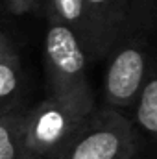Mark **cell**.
<instances>
[{
    "label": "cell",
    "instance_id": "cell-1",
    "mask_svg": "<svg viewBox=\"0 0 157 159\" xmlns=\"http://www.w3.org/2000/svg\"><path fill=\"white\" fill-rule=\"evenodd\" d=\"M157 24L128 34L105 56L102 94L105 107L128 115L157 61Z\"/></svg>",
    "mask_w": 157,
    "mask_h": 159
},
{
    "label": "cell",
    "instance_id": "cell-2",
    "mask_svg": "<svg viewBox=\"0 0 157 159\" xmlns=\"http://www.w3.org/2000/svg\"><path fill=\"white\" fill-rule=\"evenodd\" d=\"M94 107V94H48L37 106L26 109L24 150L28 159H56Z\"/></svg>",
    "mask_w": 157,
    "mask_h": 159
},
{
    "label": "cell",
    "instance_id": "cell-3",
    "mask_svg": "<svg viewBox=\"0 0 157 159\" xmlns=\"http://www.w3.org/2000/svg\"><path fill=\"white\" fill-rule=\"evenodd\" d=\"M142 150L129 115L98 106L56 159H133Z\"/></svg>",
    "mask_w": 157,
    "mask_h": 159
},
{
    "label": "cell",
    "instance_id": "cell-4",
    "mask_svg": "<svg viewBox=\"0 0 157 159\" xmlns=\"http://www.w3.org/2000/svg\"><path fill=\"white\" fill-rule=\"evenodd\" d=\"M44 74L48 94L87 96L92 94L87 78L89 56L78 37L61 22L48 20L44 35Z\"/></svg>",
    "mask_w": 157,
    "mask_h": 159
},
{
    "label": "cell",
    "instance_id": "cell-5",
    "mask_svg": "<svg viewBox=\"0 0 157 159\" xmlns=\"http://www.w3.org/2000/svg\"><path fill=\"white\" fill-rule=\"evenodd\" d=\"M100 48L105 56L122 37L146 26H155L154 0H85Z\"/></svg>",
    "mask_w": 157,
    "mask_h": 159
},
{
    "label": "cell",
    "instance_id": "cell-6",
    "mask_svg": "<svg viewBox=\"0 0 157 159\" xmlns=\"http://www.w3.org/2000/svg\"><path fill=\"white\" fill-rule=\"evenodd\" d=\"M43 11L46 13L48 20L61 22L78 37L91 61L104 59L100 41L96 35L94 24L91 20V13L85 0H44Z\"/></svg>",
    "mask_w": 157,
    "mask_h": 159
},
{
    "label": "cell",
    "instance_id": "cell-7",
    "mask_svg": "<svg viewBox=\"0 0 157 159\" xmlns=\"http://www.w3.org/2000/svg\"><path fill=\"white\" fill-rule=\"evenodd\" d=\"M129 119L133 122L144 148L146 143L157 152V61L150 72V78L142 87L137 104L131 109Z\"/></svg>",
    "mask_w": 157,
    "mask_h": 159
},
{
    "label": "cell",
    "instance_id": "cell-8",
    "mask_svg": "<svg viewBox=\"0 0 157 159\" xmlns=\"http://www.w3.org/2000/svg\"><path fill=\"white\" fill-rule=\"evenodd\" d=\"M24 115L19 104L0 111V159H28L24 150Z\"/></svg>",
    "mask_w": 157,
    "mask_h": 159
},
{
    "label": "cell",
    "instance_id": "cell-9",
    "mask_svg": "<svg viewBox=\"0 0 157 159\" xmlns=\"http://www.w3.org/2000/svg\"><path fill=\"white\" fill-rule=\"evenodd\" d=\"M22 87V61H0V111L7 109L17 102V96Z\"/></svg>",
    "mask_w": 157,
    "mask_h": 159
},
{
    "label": "cell",
    "instance_id": "cell-10",
    "mask_svg": "<svg viewBox=\"0 0 157 159\" xmlns=\"http://www.w3.org/2000/svg\"><path fill=\"white\" fill-rule=\"evenodd\" d=\"M2 4L13 15H26L44 9V0H2Z\"/></svg>",
    "mask_w": 157,
    "mask_h": 159
},
{
    "label": "cell",
    "instance_id": "cell-11",
    "mask_svg": "<svg viewBox=\"0 0 157 159\" xmlns=\"http://www.w3.org/2000/svg\"><path fill=\"white\" fill-rule=\"evenodd\" d=\"M11 59H19V54L15 52L13 44L0 30V61H11Z\"/></svg>",
    "mask_w": 157,
    "mask_h": 159
},
{
    "label": "cell",
    "instance_id": "cell-12",
    "mask_svg": "<svg viewBox=\"0 0 157 159\" xmlns=\"http://www.w3.org/2000/svg\"><path fill=\"white\" fill-rule=\"evenodd\" d=\"M133 159H157V154H146V152L142 150V152H139Z\"/></svg>",
    "mask_w": 157,
    "mask_h": 159
},
{
    "label": "cell",
    "instance_id": "cell-13",
    "mask_svg": "<svg viewBox=\"0 0 157 159\" xmlns=\"http://www.w3.org/2000/svg\"><path fill=\"white\" fill-rule=\"evenodd\" d=\"M154 7H155V17H157V0H154Z\"/></svg>",
    "mask_w": 157,
    "mask_h": 159
}]
</instances>
